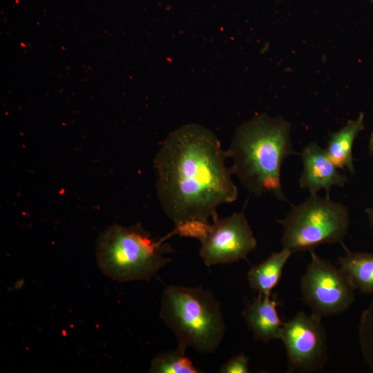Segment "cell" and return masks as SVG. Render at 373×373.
Instances as JSON below:
<instances>
[{
    "label": "cell",
    "mask_w": 373,
    "mask_h": 373,
    "mask_svg": "<svg viewBox=\"0 0 373 373\" xmlns=\"http://www.w3.org/2000/svg\"><path fill=\"white\" fill-rule=\"evenodd\" d=\"M293 253L285 248L271 254L261 263L253 266L247 274L249 286L258 294L270 296L277 285L283 268Z\"/></svg>",
    "instance_id": "12"
},
{
    "label": "cell",
    "mask_w": 373,
    "mask_h": 373,
    "mask_svg": "<svg viewBox=\"0 0 373 373\" xmlns=\"http://www.w3.org/2000/svg\"><path fill=\"white\" fill-rule=\"evenodd\" d=\"M371 226L373 227V206L365 209Z\"/></svg>",
    "instance_id": "17"
},
{
    "label": "cell",
    "mask_w": 373,
    "mask_h": 373,
    "mask_svg": "<svg viewBox=\"0 0 373 373\" xmlns=\"http://www.w3.org/2000/svg\"><path fill=\"white\" fill-rule=\"evenodd\" d=\"M227 158L217 136L202 125L184 124L169 134L154 166L159 201L175 226L214 221L219 205L238 198Z\"/></svg>",
    "instance_id": "1"
},
{
    "label": "cell",
    "mask_w": 373,
    "mask_h": 373,
    "mask_svg": "<svg viewBox=\"0 0 373 373\" xmlns=\"http://www.w3.org/2000/svg\"><path fill=\"white\" fill-rule=\"evenodd\" d=\"M149 372L152 373H200L185 352L175 350L157 354L152 360Z\"/></svg>",
    "instance_id": "14"
},
{
    "label": "cell",
    "mask_w": 373,
    "mask_h": 373,
    "mask_svg": "<svg viewBox=\"0 0 373 373\" xmlns=\"http://www.w3.org/2000/svg\"><path fill=\"white\" fill-rule=\"evenodd\" d=\"M358 338L363 358L373 372V301L361 314Z\"/></svg>",
    "instance_id": "15"
},
{
    "label": "cell",
    "mask_w": 373,
    "mask_h": 373,
    "mask_svg": "<svg viewBox=\"0 0 373 373\" xmlns=\"http://www.w3.org/2000/svg\"><path fill=\"white\" fill-rule=\"evenodd\" d=\"M290 131V124L282 117L265 113L254 115L236 129L226 154L232 159L233 175L251 193H271L286 200L280 171L285 160L296 153Z\"/></svg>",
    "instance_id": "2"
},
{
    "label": "cell",
    "mask_w": 373,
    "mask_h": 373,
    "mask_svg": "<svg viewBox=\"0 0 373 373\" xmlns=\"http://www.w3.org/2000/svg\"><path fill=\"white\" fill-rule=\"evenodd\" d=\"M249 358L244 353H240L223 363L218 372L221 373H248Z\"/></svg>",
    "instance_id": "16"
},
{
    "label": "cell",
    "mask_w": 373,
    "mask_h": 373,
    "mask_svg": "<svg viewBox=\"0 0 373 373\" xmlns=\"http://www.w3.org/2000/svg\"><path fill=\"white\" fill-rule=\"evenodd\" d=\"M373 1V0H372Z\"/></svg>",
    "instance_id": "19"
},
{
    "label": "cell",
    "mask_w": 373,
    "mask_h": 373,
    "mask_svg": "<svg viewBox=\"0 0 373 373\" xmlns=\"http://www.w3.org/2000/svg\"><path fill=\"white\" fill-rule=\"evenodd\" d=\"M200 242L199 255L208 267L247 259L257 245L242 211L213 221Z\"/></svg>",
    "instance_id": "8"
},
{
    "label": "cell",
    "mask_w": 373,
    "mask_h": 373,
    "mask_svg": "<svg viewBox=\"0 0 373 373\" xmlns=\"http://www.w3.org/2000/svg\"><path fill=\"white\" fill-rule=\"evenodd\" d=\"M311 260L300 280L304 301L312 314L320 316L338 314L354 301V289L343 271L309 250Z\"/></svg>",
    "instance_id": "6"
},
{
    "label": "cell",
    "mask_w": 373,
    "mask_h": 373,
    "mask_svg": "<svg viewBox=\"0 0 373 373\" xmlns=\"http://www.w3.org/2000/svg\"><path fill=\"white\" fill-rule=\"evenodd\" d=\"M344 249L345 256L338 259L340 269L354 289L363 294H373V254Z\"/></svg>",
    "instance_id": "13"
},
{
    "label": "cell",
    "mask_w": 373,
    "mask_h": 373,
    "mask_svg": "<svg viewBox=\"0 0 373 373\" xmlns=\"http://www.w3.org/2000/svg\"><path fill=\"white\" fill-rule=\"evenodd\" d=\"M321 318L300 311L283 323L278 339L286 350L287 372H312L325 364L326 333Z\"/></svg>",
    "instance_id": "7"
},
{
    "label": "cell",
    "mask_w": 373,
    "mask_h": 373,
    "mask_svg": "<svg viewBox=\"0 0 373 373\" xmlns=\"http://www.w3.org/2000/svg\"><path fill=\"white\" fill-rule=\"evenodd\" d=\"M278 304L276 298L258 294L242 312L255 339L267 343L279 338L283 323L277 311Z\"/></svg>",
    "instance_id": "10"
},
{
    "label": "cell",
    "mask_w": 373,
    "mask_h": 373,
    "mask_svg": "<svg viewBox=\"0 0 373 373\" xmlns=\"http://www.w3.org/2000/svg\"><path fill=\"white\" fill-rule=\"evenodd\" d=\"M369 149L370 153L373 155V132L371 133L369 143Z\"/></svg>",
    "instance_id": "18"
},
{
    "label": "cell",
    "mask_w": 373,
    "mask_h": 373,
    "mask_svg": "<svg viewBox=\"0 0 373 373\" xmlns=\"http://www.w3.org/2000/svg\"><path fill=\"white\" fill-rule=\"evenodd\" d=\"M277 222L283 228V247L293 254L325 243H339L345 247L343 240L350 222L348 209L329 198L310 194L304 202L293 205L287 216Z\"/></svg>",
    "instance_id": "5"
},
{
    "label": "cell",
    "mask_w": 373,
    "mask_h": 373,
    "mask_svg": "<svg viewBox=\"0 0 373 373\" xmlns=\"http://www.w3.org/2000/svg\"><path fill=\"white\" fill-rule=\"evenodd\" d=\"M303 169L299 180L301 188L307 189L310 194H317L325 190L327 198L334 186H343L348 181L332 161L325 149L316 142L308 144L300 153Z\"/></svg>",
    "instance_id": "9"
},
{
    "label": "cell",
    "mask_w": 373,
    "mask_h": 373,
    "mask_svg": "<svg viewBox=\"0 0 373 373\" xmlns=\"http://www.w3.org/2000/svg\"><path fill=\"white\" fill-rule=\"evenodd\" d=\"M160 316L173 333L176 347L184 352L191 347L202 354L212 353L226 331L220 303L201 287L166 286Z\"/></svg>",
    "instance_id": "3"
},
{
    "label": "cell",
    "mask_w": 373,
    "mask_h": 373,
    "mask_svg": "<svg viewBox=\"0 0 373 373\" xmlns=\"http://www.w3.org/2000/svg\"><path fill=\"white\" fill-rule=\"evenodd\" d=\"M155 240L142 227L114 224L99 236L96 248L97 265L108 278L118 282H149L171 261L166 255L173 252L166 240Z\"/></svg>",
    "instance_id": "4"
},
{
    "label": "cell",
    "mask_w": 373,
    "mask_h": 373,
    "mask_svg": "<svg viewBox=\"0 0 373 373\" xmlns=\"http://www.w3.org/2000/svg\"><path fill=\"white\" fill-rule=\"evenodd\" d=\"M364 128V114L361 113L356 119L349 120L341 129L331 133L325 151L338 169L354 173L353 144Z\"/></svg>",
    "instance_id": "11"
}]
</instances>
